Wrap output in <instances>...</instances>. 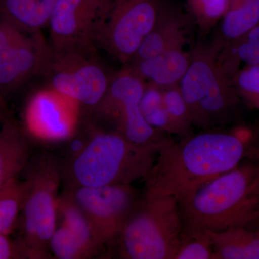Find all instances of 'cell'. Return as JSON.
<instances>
[{
    "mask_svg": "<svg viewBox=\"0 0 259 259\" xmlns=\"http://www.w3.org/2000/svg\"><path fill=\"white\" fill-rule=\"evenodd\" d=\"M250 192L253 194H259V166L258 175L255 177L254 182L252 184L251 187H250Z\"/></svg>",
    "mask_w": 259,
    "mask_h": 259,
    "instance_id": "obj_32",
    "label": "cell"
},
{
    "mask_svg": "<svg viewBox=\"0 0 259 259\" xmlns=\"http://www.w3.org/2000/svg\"><path fill=\"white\" fill-rule=\"evenodd\" d=\"M21 212L22 237L27 258H46L51 237L57 227L58 199L61 170L48 151L32 154L25 168Z\"/></svg>",
    "mask_w": 259,
    "mask_h": 259,
    "instance_id": "obj_6",
    "label": "cell"
},
{
    "mask_svg": "<svg viewBox=\"0 0 259 259\" xmlns=\"http://www.w3.org/2000/svg\"><path fill=\"white\" fill-rule=\"evenodd\" d=\"M231 82L241 100L259 111V66H246L232 76Z\"/></svg>",
    "mask_w": 259,
    "mask_h": 259,
    "instance_id": "obj_27",
    "label": "cell"
},
{
    "mask_svg": "<svg viewBox=\"0 0 259 259\" xmlns=\"http://www.w3.org/2000/svg\"><path fill=\"white\" fill-rule=\"evenodd\" d=\"M258 25L259 0H231L210 46L218 53Z\"/></svg>",
    "mask_w": 259,
    "mask_h": 259,
    "instance_id": "obj_17",
    "label": "cell"
},
{
    "mask_svg": "<svg viewBox=\"0 0 259 259\" xmlns=\"http://www.w3.org/2000/svg\"><path fill=\"white\" fill-rule=\"evenodd\" d=\"M112 3L113 0H57L48 25L53 51H96L95 32Z\"/></svg>",
    "mask_w": 259,
    "mask_h": 259,
    "instance_id": "obj_11",
    "label": "cell"
},
{
    "mask_svg": "<svg viewBox=\"0 0 259 259\" xmlns=\"http://www.w3.org/2000/svg\"><path fill=\"white\" fill-rule=\"evenodd\" d=\"M31 156L28 134L10 116L0 129V191L25 171Z\"/></svg>",
    "mask_w": 259,
    "mask_h": 259,
    "instance_id": "obj_16",
    "label": "cell"
},
{
    "mask_svg": "<svg viewBox=\"0 0 259 259\" xmlns=\"http://www.w3.org/2000/svg\"><path fill=\"white\" fill-rule=\"evenodd\" d=\"M184 239L177 199L169 195H143L119 238L120 256L174 259Z\"/></svg>",
    "mask_w": 259,
    "mask_h": 259,
    "instance_id": "obj_5",
    "label": "cell"
},
{
    "mask_svg": "<svg viewBox=\"0 0 259 259\" xmlns=\"http://www.w3.org/2000/svg\"><path fill=\"white\" fill-rule=\"evenodd\" d=\"M170 139L138 144L115 131H98L73 158L72 186L132 185L144 180Z\"/></svg>",
    "mask_w": 259,
    "mask_h": 259,
    "instance_id": "obj_3",
    "label": "cell"
},
{
    "mask_svg": "<svg viewBox=\"0 0 259 259\" xmlns=\"http://www.w3.org/2000/svg\"><path fill=\"white\" fill-rule=\"evenodd\" d=\"M163 95L173 135L179 136L180 139L193 135V122L180 84L163 89Z\"/></svg>",
    "mask_w": 259,
    "mask_h": 259,
    "instance_id": "obj_22",
    "label": "cell"
},
{
    "mask_svg": "<svg viewBox=\"0 0 259 259\" xmlns=\"http://www.w3.org/2000/svg\"><path fill=\"white\" fill-rule=\"evenodd\" d=\"M217 62L230 79L239 69L242 62L248 66H259V25L220 51Z\"/></svg>",
    "mask_w": 259,
    "mask_h": 259,
    "instance_id": "obj_21",
    "label": "cell"
},
{
    "mask_svg": "<svg viewBox=\"0 0 259 259\" xmlns=\"http://www.w3.org/2000/svg\"><path fill=\"white\" fill-rule=\"evenodd\" d=\"M161 0H113L97 28L95 46L124 65L134 57L156 23Z\"/></svg>",
    "mask_w": 259,
    "mask_h": 259,
    "instance_id": "obj_7",
    "label": "cell"
},
{
    "mask_svg": "<svg viewBox=\"0 0 259 259\" xmlns=\"http://www.w3.org/2000/svg\"><path fill=\"white\" fill-rule=\"evenodd\" d=\"M57 0H0L2 18L32 33L49 25Z\"/></svg>",
    "mask_w": 259,
    "mask_h": 259,
    "instance_id": "obj_19",
    "label": "cell"
},
{
    "mask_svg": "<svg viewBox=\"0 0 259 259\" xmlns=\"http://www.w3.org/2000/svg\"><path fill=\"white\" fill-rule=\"evenodd\" d=\"M258 171L256 165H238L207 182L181 204L184 238L238 227L258 228L259 194L250 192Z\"/></svg>",
    "mask_w": 259,
    "mask_h": 259,
    "instance_id": "obj_2",
    "label": "cell"
},
{
    "mask_svg": "<svg viewBox=\"0 0 259 259\" xmlns=\"http://www.w3.org/2000/svg\"><path fill=\"white\" fill-rule=\"evenodd\" d=\"M214 249L208 233L185 238L174 259H213Z\"/></svg>",
    "mask_w": 259,
    "mask_h": 259,
    "instance_id": "obj_28",
    "label": "cell"
},
{
    "mask_svg": "<svg viewBox=\"0 0 259 259\" xmlns=\"http://www.w3.org/2000/svg\"><path fill=\"white\" fill-rule=\"evenodd\" d=\"M206 233L212 241L213 259H259V227Z\"/></svg>",
    "mask_w": 259,
    "mask_h": 259,
    "instance_id": "obj_18",
    "label": "cell"
},
{
    "mask_svg": "<svg viewBox=\"0 0 259 259\" xmlns=\"http://www.w3.org/2000/svg\"><path fill=\"white\" fill-rule=\"evenodd\" d=\"M30 35L31 33L23 31L2 18L0 20V54L26 41Z\"/></svg>",
    "mask_w": 259,
    "mask_h": 259,
    "instance_id": "obj_29",
    "label": "cell"
},
{
    "mask_svg": "<svg viewBox=\"0 0 259 259\" xmlns=\"http://www.w3.org/2000/svg\"><path fill=\"white\" fill-rule=\"evenodd\" d=\"M80 104L48 87L34 94L25 112V132L44 143H58L72 138L80 118Z\"/></svg>",
    "mask_w": 259,
    "mask_h": 259,
    "instance_id": "obj_12",
    "label": "cell"
},
{
    "mask_svg": "<svg viewBox=\"0 0 259 259\" xmlns=\"http://www.w3.org/2000/svg\"><path fill=\"white\" fill-rule=\"evenodd\" d=\"M49 87L95 107L105 97L112 76L97 61L95 51L74 49L54 52L45 74Z\"/></svg>",
    "mask_w": 259,
    "mask_h": 259,
    "instance_id": "obj_10",
    "label": "cell"
},
{
    "mask_svg": "<svg viewBox=\"0 0 259 259\" xmlns=\"http://www.w3.org/2000/svg\"><path fill=\"white\" fill-rule=\"evenodd\" d=\"M245 139L215 130L163 144L145 179L143 195H169L187 203L202 186L239 165Z\"/></svg>",
    "mask_w": 259,
    "mask_h": 259,
    "instance_id": "obj_1",
    "label": "cell"
},
{
    "mask_svg": "<svg viewBox=\"0 0 259 259\" xmlns=\"http://www.w3.org/2000/svg\"><path fill=\"white\" fill-rule=\"evenodd\" d=\"M192 58V52H187L184 48H175L148 59L131 61L124 68L145 82L163 90L180 84L188 71Z\"/></svg>",
    "mask_w": 259,
    "mask_h": 259,
    "instance_id": "obj_15",
    "label": "cell"
},
{
    "mask_svg": "<svg viewBox=\"0 0 259 259\" xmlns=\"http://www.w3.org/2000/svg\"><path fill=\"white\" fill-rule=\"evenodd\" d=\"M24 184L18 177L0 191V234L8 235L14 228L21 212Z\"/></svg>",
    "mask_w": 259,
    "mask_h": 259,
    "instance_id": "obj_24",
    "label": "cell"
},
{
    "mask_svg": "<svg viewBox=\"0 0 259 259\" xmlns=\"http://www.w3.org/2000/svg\"><path fill=\"white\" fill-rule=\"evenodd\" d=\"M66 192L88 218L102 248L119 239L140 200L132 185L71 186Z\"/></svg>",
    "mask_w": 259,
    "mask_h": 259,
    "instance_id": "obj_8",
    "label": "cell"
},
{
    "mask_svg": "<svg viewBox=\"0 0 259 259\" xmlns=\"http://www.w3.org/2000/svg\"><path fill=\"white\" fill-rule=\"evenodd\" d=\"M140 110L148 125L165 134L173 135L161 88L146 83L140 101Z\"/></svg>",
    "mask_w": 259,
    "mask_h": 259,
    "instance_id": "obj_23",
    "label": "cell"
},
{
    "mask_svg": "<svg viewBox=\"0 0 259 259\" xmlns=\"http://www.w3.org/2000/svg\"><path fill=\"white\" fill-rule=\"evenodd\" d=\"M192 54L180 88L193 125L205 131L232 123L238 115L241 99L218 66L217 51L199 42Z\"/></svg>",
    "mask_w": 259,
    "mask_h": 259,
    "instance_id": "obj_4",
    "label": "cell"
},
{
    "mask_svg": "<svg viewBox=\"0 0 259 259\" xmlns=\"http://www.w3.org/2000/svg\"><path fill=\"white\" fill-rule=\"evenodd\" d=\"M10 112L5 102L4 95L0 92V121L2 122L10 117Z\"/></svg>",
    "mask_w": 259,
    "mask_h": 259,
    "instance_id": "obj_31",
    "label": "cell"
},
{
    "mask_svg": "<svg viewBox=\"0 0 259 259\" xmlns=\"http://www.w3.org/2000/svg\"><path fill=\"white\" fill-rule=\"evenodd\" d=\"M231 0H187V10L201 34H208L226 15Z\"/></svg>",
    "mask_w": 259,
    "mask_h": 259,
    "instance_id": "obj_25",
    "label": "cell"
},
{
    "mask_svg": "<svg viewBox=\"0 0 259 259\" xmlns=\"http://www.w3.org/2000/svg\"><path fill=\"white\" fill-rule=\"evenodd\" d=\"M146 83L123 68L112 75L105 97L95 107L99 117L119 133L138 144L161 141L169 135L153 128L144 120L140 101Z\"/></svg>",
    "mask_w": 259,
    "mask_h": 259,
    "instance_id": "obj_9",
    "label": "cell"
},
{
    "mask_svg": "<svg viewBox=\"0 0 259 259\" xmlns=\"http://www.w3.org/2000/svg\"><path fill=\"white\" fill-rule=\"evenodd\" d=\"M193 23L190 13H185L169 2L161 0L152 30L129 62L148 59L168 49L184 48Z\"/></svg>",
    "mask_w": 259,
    "mask_h": 259,
    "instance_id": "obj_14",
    "label": "cell"
},
{
    "mask_svg": "<svg viewBox=\"0 0 259 259\" xmlns=\"http://www.w3.org/2000/svg\"><path fill=\"white\" fill-rule=\"evenodd\" d=\"M49 248L54 256L59 259L92 258L76 237L63 224L56 227L51 237Z\"/></svg>",
    "mask_w": 259,
    "mask_h": 259,
    "instance_id": "obj_26",
    "label": "cell"
},
{
    "mask_svg": "<svg viewBox=\"0 0 259 259\" xmlns=\"http://www.w3.org/2000/svg\"><path fill=\"white\" fill-rule=\"evenodd\" d=\"M57 209L58 216L61 218V224L69 228L88 250L92 258L103 250L88 218L66 191L59 196Z\"/></svg>",
    "mask_w": 259,
    "mask_h": 259,
    "instance_id": "obj_20",
    "label": "cell"
},
{
    "mask_svg": "<svg viewBox=\"0 0 259 259\" xmlns=\"http://www.w3.org/2000/svg\"><path fill=\"white\" fill-rule=\"evenodd\" d=\"M26 258V253L20 241L15 243L8 235L0 234V259Z\"/></svg>",
    "mask_w": 259,
    "mask_h": 259,
    "instance_id": "obj_30",
    "label": "cell"
},
{
    "mask_svg": "<svg viewBox=\"0 0 259 259\" xmlns=\"http://www.w3.org/2000/svg\"><path fill=\"white\" fill-rule=\"evenodd\" d=\"M53 58L51 45L40 31L26 40L0 54V92L12 91L32 76H45Z\"/></svg>",
    "mask_w": 259,
    "mask_h": 259,
    "instance_id": "obj_13",
    "label": "cell"
}]
</instances>
